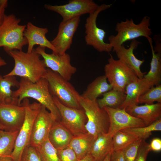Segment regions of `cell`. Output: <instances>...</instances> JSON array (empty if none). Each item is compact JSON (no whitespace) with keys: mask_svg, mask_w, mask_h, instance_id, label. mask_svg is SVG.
I'll return each instance as SVG.
<instances>
[{"mask_svg":"<svg viewBox=\"0 0 161 161\" xmlns=\"http://www.w3.org/2000/svg\"><path fill=\"white\" fill-rule=\"evenodd\" d=\"M112 5L102 4L99 5L96 10L89 14L86 20L85 39L86 44L92 46L100 52H109L112 50L110 44L104 41L105 32L98 27L96 24L97 19L100 13L109 8Z\"/></svg>","mask_w":161,"mask_h":161,"instance_id":"9c48e42d","label":"cell"},{"mask_svg":"<svg viewBox=\"0 0 161 161\" xmlns=\"http://www.w3.org/2000/svg\"><path fill=\"white\" fill-rule=\"evenodd\" d=\"M150 151L149 144L145 140H143L134 161H146L147 156Z\"/></svg>","mask_w":161,"mask_h":161,"instance_id":"d590c367","label":"cell"},{"mask_svg":"<svg viewBox=\"0 0 161 161\" xmlns=\"http://www.w3.org/2000/svg\"><path fill=\"white\" fill-rule=\"evenodd\" d=\"M25 109L22 103H4L0 102V123L4 128V131H18L25 118Z\"/></svg>","mask_w":161,"mask_h":161,"instance_id":"5bb4252c","label":"cell"},{"mask_svg":"<svg viewBox=\"0 0 161 161\" xmlns=\"http://www.w3.org/2000/svg\"><path fill=\"white\" fill-rule=\"evenodd\" d=\"M142 140L139 139L122 150L125 161H134Z\"/></svg>","mask_w":161,"mask_h":161,"instance_id":"d6a6232c","label":"cell"},{"mask_svg":"<svg viewBox=\"0 0 161 161\" xmlns=\"http://www.w3.org/2000/svg\"><path fill=\"white\" fill-rule=\"evenodd\" d=\"M112 152L109 153L104 159L102 161H110V156Z\"/></svg>","mask_w":161,"mask_h":161,"instance_id":"7bdbcfd3","label":"cell"},{"mask_svg":"<svg viewBox=\"0 0 161 161\" xmlns=\"http://www.w3.org/2000/svg\"><path fill=\"white\" fill-rule=\"evenodd\" d=\"M56 121L51 113L41 105L33 123L29 145L36 147L48 139L51 129Z\"/></svg>","mask_w":161,"mask_h":161,"instance_id":"4fadbf2b","label":"cell"},{"mask_svg":"<svg viewBox=\"0 0 161 161\" xmlns=\"http://www.w3.org/2000/svg\"><path fill=\"white\" fill-rule=\"evenodd\" d=\"M99 6L92 0H70L68 3L63 5L45 4L44 6L46 9L55 12L61 15L63 21L93 13Z\"/></svg>","mask_w":161,"mask_h":161,"instance_id":"7c38bea8","label":"cell"},{"mask_svg":"<svg viewBox=\"0 0 161 161\" xmlns=\"http://www.w3.org/2000/svg\"><path fill=\"white\" fill-rule=\"evenodd\" d=\"M150 151L159 152L161 150V139L159 138H153L149 144Z\"/></svg>","mask_w":161,"mask_h":161,"instance_id":"8d00e7d4","label":"cell"},{"mask_svg":"<svg viewBox=\"0 0 161 161\" xmlns=\"http://www.w3.org/2000/svg\"><path fill=\"white\" fill-rule=\"evenodd\" d=\"M53 98L60 114V123L73 135L87 133L85 126L87 119L83 109L66 106L55 97H53Z\"/></svg>","mask_w":161,"mask_h":161,"instance_id":"30bf717a","label":"cell"},{"mask_svg":"<svg viewBox=\"0 0 161 161\" xmlns=\"http://www.w3.org/2000/svg\"><path fill=\"white\" fill-rule=\"evenodd\" d=\"M36 147L41 161H60L57 150L48 139Z\"/></svg>","mask_w":161,"mask_h":161,"instance_id":"4dcf8cb0","label":"cell"},{"mask_svg":"<svg viewBox=\"0 0 161 161\" xmlns=\"http://www.w3.org/2000/svg\"><path fill=\"white\" fill-rule=\"evenodd\" d=\"M139 139L133 135L121 130L117 131L112 136V151L122 150Z\"/></svg>","mask_w":161,"mask_h":161,"instance_id":"f546056e","label":"cell"},{"mask_svg":"<svg viewBox=\"0 0 161 161\" xmlns=\"http://www.w3.org/2000/svg\"><path fill=\"white\" fill-rule=\"evenodd\" d=\"M21 161H41L35 147L29 145L24 149Z\"/></svg>","mask_w":161,"mask_h":161,"instance_id":"836d02e7","label":"cell"},{"mask_svg":"<svg viewBox=\"0 0 161 161\" xmlns=\"http://www.w3.org/2000/svg\"><path fill=\"white\" fill-rule=\"evenodd\" d=\"M73 136L60 122L56 121L51 129L48 139L54 148L58 150L68 147Z\"/></svg>","mask_w":161,"mask_h":161,"instance_id":"7402d4cb","label":"cell"},{"mask_svg":"<svg viewBox=\"0 0 161 161\" xmlns=\"http://www.w3.org/2000/svg\"><path fill=\"white\" fill-rule=\"evenodd\" d=\"M8 5V0H0V26L3 22L5 15V11Z\"/></svg>","mask_w":161,"mask_h":161,"instance_id":"f35d334b","label":"cell"},{"mask_svg":"<svg viewBox=\"0 0 161 161\" xmlns=\"http://www.w3.org/2000/svg\"><path fill=\"white\" fill-rule=\"evenodd\" d=\"M60 161H78V159L73 150L70 147L57 150Z\"/></svg>","mask_w":161,"mask_h":161,"instance_id":"e575fe53","label":"cell"},{"mask_svg":"<svg viewBox=\"0 0 161 161\" xmlns=\"http://www.w3.org/2000/svg\"><path fill=\"white\" fill-rule=\"evenodd\" d=\"M131 116L142 120L148 126L161 117V103L138 106L133 105L125 109Z\"/></svg>","mask_w":161,"mask_h":161,"instance_id":"ac0fdd59","label":"cell"},{"mask_svg":"<svg viewBox=\"0 0 161 161\" xmlns=\"http://www.w3.org/2000/svg\"><path fill=\"white\" fill-rule=\"evenodd\" d=\"M78 161H95L94 158L90 153H88L83 158L79 160Z\"/></svg>","mask_w":161,"mask_h":161,"instance_id":"ab89813d","label":"cell"},{"mask_svg":"<svg viewBox=\"0 0 161 161\" xmlns=\"http://www.w3.org/2000/svg\"><path fill=\"white\" fill-rule=\"evenodd\" d=\"M96 138L88 132L77 134L73 135L69 146L80 160L90 152Z\"/></svg>","mask_w":161,"mask_h":161,"instance_id":"44dd1931","label":"cell"},{"mask_svg":"<svg viewBox=\"0 0 161 161\" xmlns=\"http://www.w3.org/2000/svg\"><path fill=\"white\" fill-rule=\"evenodd\" d=\"M44 78L48 81L49 90L52 97H56L64 105L80 109L79 102L80 95L72 85L59 74L49 68Z\"/></svg>","mask_w":161,"mask_h":161,"instance_id":"5b68a950","label":"cell"},{"mask_svg":"<svg viewBox=\"0 0 161 161\" xmlns=\"http://www.w3.org/2000/svg\"><path fill=\"white\" fill-rule=\"evenodd\" d=\"M7 64V63L0 56V66H4Z\"/></svg>","mask_w":161,"mask_h":161,"instance_id":"b9f144b4","label":"cell"},{"mask_svg":"<svg viewBox=\"0 0 161 161\" xmlns=\"http://www.w3.org/2000/svg\"><path fill=\"white\" fill-rule=\"evenodd\" d=\"M161 103V85L151 87L144 94L141 95L138 100V103L153 104L154 102Z\"/></svg>","mask_w":161,"mask_h":161,"instance_id":"1f68e13d","label":"cell"},{"mask_svg":"<svg viewBox=\"0 0 161 161\" xmlns=\"http://www.w3.org/2000/svg\"><path fill=\"white\" fill-rule=\"evenodd\" d=\"M112 136L108 133L97 135L90 152L95 161H102L112 151Z\"/></svg>","mask_w":161,"mask_h":161,"instance_id":"603a6c76","label":"cell"},{"mask_svg":"<svg viewBox=\"0 0 161 161\" xmlns=\"http://www.w3.org/2000/svg\"><path fill=\"white\" fill-rule=\"evenodd\" d=\"M104 109L107 113L109 119L108 133L112 136L117 131L124 129L145 126L142 120L131 116L124 109L108 107Z\"/></svg>","mask_w":161,"mask_h":161,"instance_id":"9a60e30c","label":"cell"},{"mask_svg":"<svg viewBox=\"0 0 161 161\" xmlns=\"http://www.w3.org/2000/svg\"><path fill=\"white\" fill-rule=\"evenodd\" d=\"M79 102L87 117L85 126L87 132L96 137L100 133H108L110 125L108 115L104 108L99 107L96 100L92 101L80 95Z\"/></svg>","mask_w":161,"mask_h":161,"instance_id":"52a82bcc","label":"cell"},{"mask_svg":"<svg viewBox=\"0 0 161 161\" xmlns=\"http://www.w3.org/2000/svg\"><path fill=\"white\" fill-rule=\"evenodd\" d=\"M126 97L125 92L112 89L103 94L102 98L97 99L96 102L101 108L106 107L117 108L123 103Z\"/></svg>","mask_w":161,"mask_h":161,"instance_id":"4316f807","label":"cell"},{"mask_svg":"<svg viewBox=\"0 0 161 161\" xmlns=\"http://www.w3.org/2000/svg\"><path fill=\"white\" fill-rule=\"evenodd\" d=\"M48 31V29L47 27H39L30 22H27L24 33V35L27 41V52H31L34 48V46L37 45L48 48L51 50L52 52L58 53L50 41H49L46 37V34Z\"/></svg>","mask_w":161,"mask_h":161,"instance_id":"e0dca14e","label":"cell"},{"mask_svg":"<svg viewBox=\"0 0 161 161\" xmlns=\"http://www.w3.org/2000/svg\"><path fill=\"white\" fill-rule=\"evenodd\" d=\"M152 87L143 77L128 84L125 89V99L119 108L125 109L130 106L138 105V100L140 96Z\"/></svg>","mask_w":161,"mask_h":161,"instance_id":"ffe728a7","label":"cell"},{"mask_svg":"<svg viewBox=\"0 0 161 161\" xmlns=\"http://www.w3.org/2000/svg\"><path fill=\"white\" fill-rule=\"evenodd\" d=\"M141 43L134 39L131 40L129 48H126L123 44L115 52L119 59L120 60L132 69L139 78H142L146 72H142L140 67L144 60H140L137 58L134 53V51Z\"/></svg>","mask_w":161,"mask_h":161,"instance_id":"d6986e66","label":"cell"},{"mask_svg":"<svg viewBox=\"0 0 161 161\" xmlns=\"http://www.w3.org/2000/svg\"><path fill=\"white\" fill-rule=\"evenodd\" d=\"M80 16H78L60 23L58 32L51 43L58 54L62 55L69 49L72 44L74 35L80 21Z\"/></svg>","mask_w":161,"mask_h":161,"instance_id":"2e32d148","label":"cell"},{"mask_svg":"<svg viewBox=\"0 0 161 161\" xmlns=\"http://www.w3.org/2000/svg\"><path fill=\"white\" fill-rule=\"evenodd\" d=\"M148 41L151 47L152 57L150 69L143 78L153 86L160 85L161 82V52L154 51L151 38Z\"/></svg>","mask_w":161,"mask_h":161,"instance_id":"d4e9b609","label":"cell"},{"mask_svg":"<svg viewBox=\"0 0 161 161\" xmlns=\"http://www.w3.org/2000/svg\"><path fill=\"white\" fill-rule=\"evenodd\" d=\"M21 20L13 14H5L0 26V47L6 52L14 50H22L27 41L24 35L26 25L20 24Z\"/></svg>","mask_w":161,"mask_h":161,"instance_id":"277c9868","label":"cell"},{"mask_svg":"<svg viewBox=\"0 0 161 161\" xmlns=\"http://www.w3.org/2000/svg\"><path fill=\"white\" fill-rule=\"evenodd\" d=\"M121 131L133 135L142 140H145L151 135L152 132L161 131V117L147 126L127 128Z\"/></svg>","mask_w":161,"mask_h":161,"instance_id":"f1b7e54d","label":"cell"},{"mask_svg":"<svg viewBox=\"0 0 161 161\" xmlns=\"http://www.w3.org/2000/svg\"><path fill=\"white\" fill-rule=\"evenodd\" d=\"M19 86V82L15 76H2L0 74V102L18 104V99L13 97V91L11 88L12 87L18 88Z\"/></svg>","mask_w":161,"mask_h":161,"instance_id":"484cf974","label":"cell"},{"mask_svg":"<svg viewBox=\"0 0 161 161\" xmlns=\"http://www.w3.org/2000/svg\"><path fill=\"white\" fill-rule=\"evenodd\" d=\"M18 131L0 130V157L10 156L14 148Z\"/></svg>","mask_w":161,"mask_h":161,"instance_id":"83f0119b","label":"cell"},{"mask_svg":"<svg viewBox=\"0 0 161 161\" xmlns=\"http://www.w3.org/2000/svg\"><path fill=\"white\" fill-rule=\"evenodd\" d=\"M22 103L25 107V114L23 124L16 139L14 150L10 155L13 161H21L24 149L29 145L33 123L41 105L36 102L30 103L27 98L24 99Z\"/></svg>","mask_w":161,"mask_h":161,"instance_id":"8992f818","label":"cell"},{"mask_svg":"<svg viewBox=\"0 0 161 161\" xmlns=\"http://www.w3.org/2000/svg\"><path fill=\"white\" fill-rule=\"evenodd\" d=\"M12 96L18 99L19 105L21 104L25 98L30 97L36 100L49 111L57 121H61L59 111L50 92L48 82L45 78H42L33 83L27 79L21 78L18 89L13 91Z\"/></svg>","mask_w":161,"mask_h":161,"instance_id":"6da1fadb","label":"cell"},{"mask_svg":"<svg viewBox=\"0 0 161 161\" xmlns=\"http://www.w3.org/2000/svg\"><path fill=\"white\" fill-rule=\"evenodd\" d=\"M45 48L39 46L35 49L43 58L46 67L57 73L66 80H70L77 70L71 64L70 55L66 52L62 55L53 52L48 54L46 52Z\"/></svg>","mask_w":161,"mask_h":161,"instance_id":"8fae6325","label":"cell"},{"mask_svg":"<svg viewBox=\"0 0 161 161\" xmlns=\"http://www.w3.org/2000/svg\"><path fill=\"white\" fill-rule=\"evenodd\" d=\"M107 80L105 75L97 77L88 85L80 96L92 101L96 100L98 97L112 89Z\"/></svg>","mask_w":161,"mask_h":161,"instance_id":"cb8c5ba5","label":"cell"},{"mask_svg":"<svg viewBox=\"0 0 161 161\" xmlns=\"http://www.w3.org/2000/svg\"><path fill=\"white\" fill-rule=\"evenodd\" d=\"M110 160V161H125L122 150L112 151Z\"/></svg>","mask_w":161,"mask_h":161,"instance_id":"74e56055","label":"cell"},{"mask_svg":"<svg viewBox=\"0 0 161 161\" xmlns=\"http://www.w3.org/2000/svg\"><path fill=\"white\" fill-rule=\"evenodd\" d=\"M13 59L14 66L5 76H18L35 83L44 77L47 72L43 60L34 48L31 52L14 50L7 52Z\"/></svg>","mask_w":161,"mask_h":161,"instance_id":"7a4b0ae2","label":"cell"},{"mask_svg":"<svg viewBox=\"0 0 161 161\" xmlns=\"http://www.w3.org/2000/svg\"><path fill=\"white\" fill-rule=\"evenodd\" d=\"M150 18L145 16L138 24H135L133 20L126 19L125 21L117 23L115 30L117 33L115 35H111L109 37V43L115 52L125 42L144 37L148 40L151 38L152 34L150 26Z\"/></svg>","mask_w":161,"mask_h":161,"instance_id":"3957f363","label":"cell"},{"mask_svg":"<svg viewBox=\"0 0 161 161\" xmlns=\"http://www.w3.org/2000/svg\"><path fill=\"white\" fill-rule=\"evenodd\" d=\"M108 61L104 67V75L112 89L125 92L126 86L139 78L126 64L119 59H114L111 55Z\"/></svg>","mask_w":161,"mask_h":161,"instance_id":"ba28073f","label":"cell"},{"mask_svg":"<svg viewBox=\"0 0 161 161\" xmlns=\"http://www.w3.org/2000/svg\"><path fill=\"white\" fill-rule=\"evenodd\" d=\"M0 130H4L5 129L4 126L0 123Z\"/></svg>","mask_w":161,"mask_h":161,"instance_id":"ee69618b","label":"cell"},{"mask_svg":"<svg viewBox=\"0 0 161 161\" xmlns=\"http://www.w3.org/2000/svg\"><path fill=\"white\" fill-rule=\"evenodd\" d=\"M0 161H13L10 156H2L0 157Z\"/></svg>","mask_w":161,"mask_h":161,"instance_id":"60d3db41","label":"cell"}]
</instances>
